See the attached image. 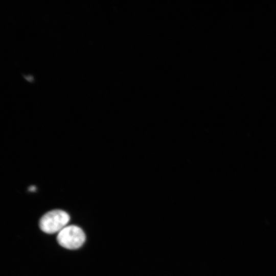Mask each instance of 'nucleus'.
Wrapping results in <instances>:
<instances>
[{
    "label": "nucleus",
    "instance_id": "2",
    "mask_svg": "<svg viewBox=\"0 0 276 276\" xmlns=\"http://www.w3.org/2000/svg\"><path fill=\"white\" fill-rule=\"evenodd\" d=\"M58 244L64 248L75 249L80 247L85 240V235L79 227L71 225L66 226L58 234Z\"/></svg>",
    "mask_w": 276,
    "mask_h": 276
},
{
    "label": "nucleus",
    "instance_id": "1",
    "mask_svg": "<svg viewBox=\"0 0 276 276\" xmlns=\"http://www.w3.org/2000/svg\"><path fill=\"white\" fill-rule=\"evenodd\" d=\"M70 219L68 214L61 210H54L43 215L39 221V227L47 234L59 232L68 223Z\"/></svg>",
    "mask_w": 276,
    "mask_h": 276
},
{
    "label": "nucleus",
    "instance_id": "3",
    "mask_svg": "<svg viewBox=\"0 0 276 276\" xmlns=\"http://www.w3.org/2000/svg\"><path fill=\"white\" fill-rule=\"evenodd\" d=\"M35 189V188L33 186H32V187L29 188V190L30 191H34Z\"/></svg>",
    "mask_w": 276,
    "mask_h": 276
}]
</instances>
